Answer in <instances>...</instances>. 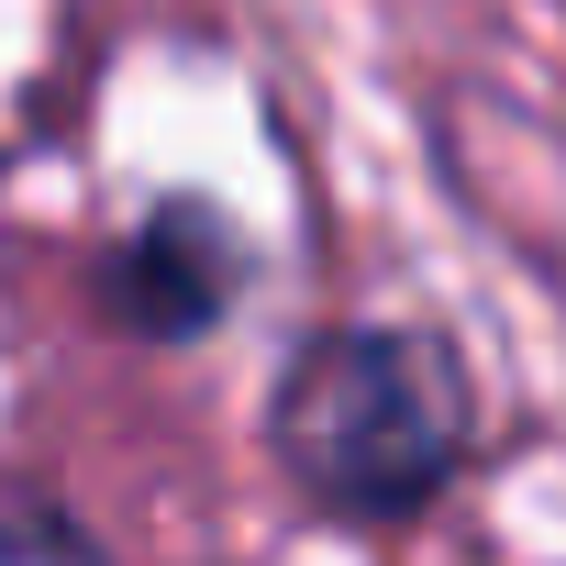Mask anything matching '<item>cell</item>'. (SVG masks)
<instances>
[{
	"label": "cell",
	"instance_id": "obj_3",
	"mask_svg": "<svg viewBox=\"0 0 566 566\" xmlns=\"http://www.w3.org/2000/svg\"><path fill=\"white\" fill-rule=\"evenodd\" d=\"M0 555H101V533L56 500V489H34V478H0Z\"/></svg>",
	"mask_w": 566,
	"mask_h": 566
},
{
	"label": "cell",
	"instance_id": "obj_1",
	"mask_svg": "<svg viewBox=\"0 0 566 566\" xmlns=\"http://www.w3.org/2000/svg\"><path fill=\"white\" fill-rule=\"evenodd\" d=\"M266 455L334 522H411L478 455V389L422 323H334L277 367Z\"/></svg>",
	"mask_w": 566,
	"mask_h": 566
},
{
	"label": "cell",
	"instance_id": "obj_2",
	"mask_svg": "<svg viewBox=\"0 0 566 566\" xmlns=\"http://www.w3.org/2000/svg\"><path fill=\"white\" fill-rule=\"evenodd\" d=\"M112 323L123 334H156V345H189V334H211L222 312H233V290H244V244H233V222L211 211V200H156L123 244H112Z\"/></svg>",
	"mask_w": 566,
	"mask_h": 566
}]
</instances>
